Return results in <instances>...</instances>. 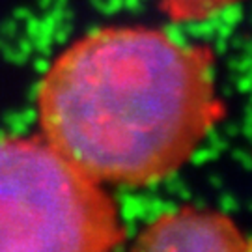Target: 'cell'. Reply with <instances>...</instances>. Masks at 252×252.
<instances>
[{"mask_svg": "<svg viewBox=\"0 0 252 252\" xmlns=\"http://www.w3.org/2000/svg\"><path fill=\"white\" fill-rule=\"evenodd\" d=\"M213 63L209 47L155 28L88 32L39 81L41 136L101 185L166 180L224 118Z\"/></svg>", "mask_w": 252, "mask_h": 252, "instance_id": "1", "label": "cell"}, {"mask_svg": "<svg viewBox=\"0 0 252 252\" xmlns=\"http://www.w3.org/2000/svg\"><path fill=\"white\" fill-rule=\"evenodd\" d=\"M116 202L43 136L0 138V251H110Z\"/></svg>", "mask_w": 252, "mask_h": 252, "instance_id": "2", "label": "cell"}, {"mask_svg": "<svg viewBox=\"0 0 252 252\" xmlns=\"http://www.w3.org/2000/svg\"><path fill=\"white\" fill-rule=\"evenodd\" d=\"M138 251L249 252L252 237L230 217L211 209L185 206L153 219L136 235Z\"/></svg>", "mask_w": 252, "mask_h": 252, "instance_id": "3", "label": "cell"}, {"mask_svg": "<svg viewBox=\"0 0 252 252\" xmlns=\"http://www.w3.org/2000/svg\"><path fill=\"white\" fill-rule=\"evenodd\" d=\"M166 17L176 23H198L243 0H157Z\"/></svg>", "mask_w": 252, "mask_h": 252, "instance_id": "4", "label": "cell"}]
</instances>
